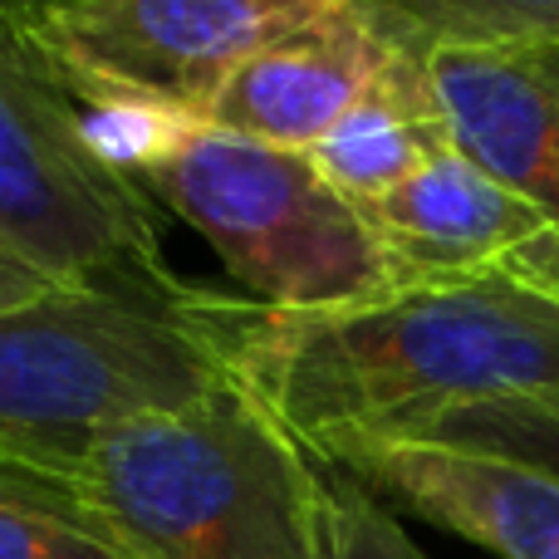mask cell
Listing matches in <instances>:
<instances>
[{
    "instance_id": "obj_9",
    "label": "cell",
    "mask_w": 559,
    "mask_h": 559,
    "mask_svg": "<svg viewBox=\"0 0 559 559\" xmlns=\"http://www.w3.org/2000/svg\"><path fill=\"white\" fill-rule=\"evenodd\" d=\"M358 212L373 231L393 289L476 280L511 265L521 251L550 236V222L531 202L506 192L462 153L432 157L407 182Z\"/></svg>"
},
{
    "instance_id": "obj_8",
    "label": "cell",
    "mask_w": 559,
    "mask_h": 559,
    "mask_svg": "<svg viewBox=\"0 0 559 559\" xmlns=\"http://www.w3.org/2000/svg\"><path fill=\"white\" fill-rule=\"evenodd\" d=\"M423 79L447 143L559 236V49H437Z\"/></svg>"
},
{
    "instance_id": "obj_7",
    "label": "cell",
    "mask_w": 559,
    "mask_h": 559,
    "mask_svg": "<svg viewBox=\"0 0 559 559\" xmlns=\"http://www.w3.org/2000/svg\"><path fill=\"white\" fill-rule=\"evenodd\" d=\"M388 511L452 531L496 559H559V476L521 456L447 437H364L314 456Z\"/></svg>"
},
{
    "instance_id": "obj_2",
    "label": "cell",
    "mask_w": 559,
    "mask_h": 559,
    "mask_svg": "<svg viewBox=\"0 0 559 559\" xmlns=\"http://www.w3.org/2000/svg\"><path fill=\"white\" fill-rule=\"evenodd\" d=\"M79 486L133 559H319L314 456L241 378L104 427Z\"/></svg>"
},
{
    "instance_id": "obj_15",
    "label": "cell",
    "mask_w": 559,
    "mask_h": 559,
    "mask_svg": "<svg viewBox=\"0 0 559 559\" xmlns=\"http://www.w3.org/2000/svg\"><path fill=\"white\" fill-rule=\"evenodd\" d=\"M432 437L491 447V452L521 456V462H535L559 476V407H491V413L456 417V423L437 427Z\"/></svg>"
},
{
    "instance_id": "obj_6",
    "label": "cell",
    "mask_w": 559,
    "mask_h": 559,
    "mask_svg": "<svg viewBox=\"0 0 559 559\" xmlns=\"http://www.w3.org/2000/svg\"><path fill=\"white\" fill-rule=\"evenodd\" d=\"M338 10L344 0H39L25 59L79 108L197 118L251 55Z\"/></svg>"
},
{
    "instance_id": "obj_5",
    "label": "cell",
    "mask_w": 559,
    "mask_h": 559,
    "mask_svg": "<svg viewBox=\"0 0 559 559\" xmlns=\"http://www.w3.org/2000/svg\"><path fill=\"white\" fill-rule=\"evenodd\" d=\"M0 251L59 289L177 305L147 197L98 157L79 104L0 49Z\"/></svg>"
},
{
    "instance_id": "obj_18",
    "label": "cell",
    "mask_w": 559,
    "mask_h": 559,
    "mask_svg": "<svg viewBox=\"0 0 559 559\" xmlns=\"http://www.w3.org/2000/svg\"><path fill=\"white\" fill-rule=\"evenodd\" d=\"M515 265H525V271H535V275H545V280H555L559 285V236L550 231L545 241H535L531 251L515 255Z\"/></svg>"
},
{
    "instance_id": "obj_14",
    "label": "cell",
    "mask_w": 559,
    "mask_h": 559,
    "mask_svg": "<svg viewBox=\"0 0 559 559\" xmlns=\"http://www.w3.org/2000/svg\"><path fill=\"white\" fill-rule=\"evenodd\" d=\"M314 540L319 559H427V550L403 531L373 491L344 476L338 466L314 462Z\"/></svg>"
},
{
    "instance_id": "obj_12",
    "label": "cell",
    "mask_w": 559,
    "mask_h": 559,
    "mask_svg": "<svg viewBox=\"0 0 559 559\" xmlns=\"http://www.w3.org/2000/svg\"><path fill=\"white\" fill-rule=\"evenodd\" d=\"M0 559H133L88 506L74 466L0 442Z\"/></svg>"
},
{
    "instance_id": "obj_4",
    "label": "cell",
    "mask_w": 559,
    "mask_h": 559,
    "mask_svg": "<svg viewBox=\"0 0 559 559\" xmlns=\"http://www.w3.org/2000/svg\"><path fill=\"white\" fill-rule=\"evenodd\" d=\"M133 187L192 226L261 309L319 314L393 289L358 202L309 153L187 118Z\"/></svg>"
},
{
    "instance_id": "obj_16",
    "label": "cell",
    "mask_w": 559,
    "mask_h": 559,
    "mask_svg": "<svg viewBox=\"0 0 559 559\" xmlns=\"http://www.w3.org/2000/svg\"><path fill=\"white\" fill-rule=\"evenodd\" d=\"M49 289H59V285H49L39 271H29V265H20L15 255L0 251V314H10V309H20V305H35V299L49 295Z\"/></svg>"
},
{
    "instance_id": "obj_13",
    "label": "cell",
    "mask_w": 559,
    "mask_h": 559,
    "mask_svg": "<svg viewBox=\"0 0 559 559\" xmlns=\"http://www.w3.org/2000/svg\"><path fill=\"white\" fill-rule=\"evenodd\" d=\"M393 49H559V0H344Z\"/></svg>"
},
{
    "instance_id": "obj_17",
    "label": "cell",
    "mask_w": 559,
    "mask_h": 559,
    "mask_svg": "<svg viewBox=\"0 0 559 559\" xmlns=\"http://www.w3.org/2000/svg\"><path fill=\"white\" fill-rule=\"evenodd\" d=\"M35 10H39V0H0V49H5V55L25 59V29H29V20H35Z\"/></svg>"
},
{
    "instance_id": "obj_1",
    "label": "cell",
    "mask_w": 559,
    "mask_h": 559,
    "mask_svg": "<svg viewBox=\"0 0 559 559\" xmlns=\"http://www.w3.org/2000/svg\"><path fill=\"white\" fill-rule=\"evenodd\" d=\"M202 314L236 378L309 456L364 437H432L491 407H559V285L515 261L319 314L202 289Z\"/></svg>"
},
{
    "instance_id": "obj_10",
    "label": "cell",
    "mask_w": 559,
    "mask_h": 559,
    "mask_svg": "<svg viewBox=\"0 0 559 559\" xmlns=\"http://www.w3.org/2000/svg\"><path fill=\"white\" fill-rule=\"evenodd\" d=\"M393 55L397 49L364 15L344 5L226 74V84L197 108V123L309 153L393 64Z\"/></svg>"
},
{
    "instance_id": "obj_3",
    "label": "cell",
    "mask_w": 559,
    "mask_h": 559,
    "mask_svg": "<svg viewBox=\"0 0 559 559\" xmlns=\"http://www.w3.org/2000/svg\"><path fill=\"white\" fill-rule=\"evenodd\" d=\"M226 378L231 348L202 314V289L177 305L49 289L0 314V442L79 472L104 427L187 407Z\"/></svg>"
},
{
    "instance_id": "obj_11",
    "label": "cell",
    "mask_w": 559,
    "mask_h": 559,
    "mask_svg": "<svg viewBox=\"0 0 559 559\" xmlns=\"http://www.w3.org/2000/svg\"><path fill=\"white\" fill-rule=\"evenodd\" d=\"M442 153H452L442 114L427 94L423 64L403 49L358 94V104L309 147L319 173L358 206L388 197L397 182H407L417 167H427Z\"/></svg>"
}]
</instances>
